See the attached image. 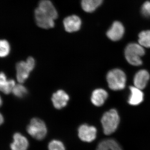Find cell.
<instances>
[{"instance_id": "cell-1", "label": "cell", "mask_w": 150, "mask_h": 150, "mask_svg": "<svg viewBox=\"0 0 150 150\" xmlns=\"http://www.w3.org/2000/svg\"><path fill=\"white\" fill-rule=\"evenodd\" d=\"M36 24L43 29H49L54 26V21L58 18V13L51 1L41 0L34 11Z\"/></svg>"}, {"instance_id": "cell-2", "label": "cell", "mask_w": 150, "mask_h": 150, "mask_svg": "<svg viewBox=\"0 0 150 150\" xmlns=\"http://www.w3.org/2000/svg\"><path fill=\"white\" fill-rule=\"evenodd\" d=\"M101 122L105 134L110 135L114 133L120 122V117L117 110L112 109L105 112L103 115Z\"/></svg>"}, {"instance_id": "cell-3", "label": "cell", "mask_w": 150, "mask_h": 150, "mask_svg": "<svg viewBox=\"0 0 150 150\" xmlns=\"http://www.w3.org/2000/svg\"><path fill=\"white\" fill-rule=\"evenodd\" d=\"M145 53L144 47L139 43H130L126 46L125 50L126 60L130 64L134 66H139L142 64L141 57L144 55Z\"/></svg>"}, {"instance_id": "cell-4", "label": "cell", "mask_w": 150, "mask_h": 150, "mask_svg": "<svg viewBox=\"0 0 150 150\" xmlns=\"http://www.w3.org/2000/svg\"><path fill=\"white\" fill-rule=\"evenodd\" d=\"M106 79L109 88L112 90H121L126 86V75L123 71L119 69H114L109 71Z\"/></svg>"}, {"instance_id": "cell-5", "label": "cell", "mask_w": 150, "mask_h": 150, "mask_svg": "<svg viewBox=\"0 0 150 150\" xmlns=\"http://www.w3.org/2000/svg\"><path fill=\"white\" fill-rule=\"evenodd\" d=\"M27 131L30 135L38 140H43L46 137L47 132L45 123L37 118L31 119L27 126Z\"/></svg>"}, {"instance_id": "cell-6", "label": "cell", "mask_w": 150, "mask_h": 150, "mask_svg": "<svg viewBox=\"0 0 150 150\" xmlns=\"http://www.w3.org/2000/svg\"><path fill=\"white\" fill-rule=\"evenodd\" d=\"M78 132L79 137L83 142L89 143L96 139L97 129L93 126L83 124L79 127Z\"/></svg>"}, {"instance_id": "cell-7", "label": "cell", "mask_w": 150, "mask_h": 150, "mask_svg": "<svg viewBox=\"0 0 150 150\" xmlns=\"http://www.w3.org/2000/svg\"><path fill=\"white\" fill-rule=\"evenodd\" d=\"M124 31L123 25L120 22L116 21L113 23L110 29L108 30L106 35L110 40L118 41L123 37Z\"/></svg>"}, {"instance_id": "cell-8", "label": "cell", "mask_w": 150, "mask_h": 150, "mask_svg": "<svg viewBox=\"0 0 150 150\" xmlns=\"http://www.w3.org/2000/svg\"><path fill=\"white\" fill-rule=\"evenodd\" d=\"M64 25L65 30L67 32H76L80 29L81 21L76 15H72L67 17L64 19Z\"/></svg>"}, {"instance_id": "cell-9", "label": "cell", "mask_w": 150, "mask_h": 150, "mask_svg": "<svg viewBox=\"0 0 150 150\" xmlns=\"http://www.w3.org/2000/svg\"><path fill=\"white\" fill-rule=\"evenodd\" d=\"M51 100L54 107L56 109H61L67 105L69 96L64 91L59 90L53 94Z\"/></svg>"}, {"instance_id": "cell-10", "label": "cell", "mask_w": 150, "mask_h": 150, "mask_svg": "<svg viewBox=\"0 0 150 150\" xmlns=\"http://www.w3.org/2000/svg\"><path fill=\"white\" fill-rule=\"evenodd\" d=\"M16 78L19 83H23L29 76L32 70L30 68L26 62H21L16 66Z\"/></svg>"}, {"instance_id": "cell-11", "label": "cell", "mask_w": 150, "mask_h": 150, "mask_svg": "<svg viewBox=\"0 0 150 150\" xmlns=\"http://www.w3.org/2000/svg\"><path fill=\"white\" fill-rule=\"evenodd\" d=\"M149 79L150 75L147 71L140 70L134 76V86L140 89H144L146 88Z\"/></svg>"}, {"instance_id": "cell-12", "label": "cell", "mask_w": 150, "mask_h": 150, "mask_svg": "<svg viewBox=\"0 0 150 150\" xmlns=\"http://www.w3.org/2000/svg\"><path fill=\"white\" fill-rule=\"evenodd\" d=\"M130 95L128 99V103L132 105H137L142 103L144 100V94L142 90L132 86L129 87Z\"/></svg>"}, {"instance_id": "cell-13", "label": "cell", "mask_w": 150, "mask_h": 150, "mask_svg": "<svg viewBox=\"0 0 150 150\" xmlns=\"http://www.w3.org/2000/svg\"><path fill=\"white\" fill-rule=\"evenodd\" d=\"M13 142L11 144L12 150H27L28 147L27 139L20 133H16L13 136Z\"/></svg>"}, {"instance_id": "cell-14", "label": "cell", "mask_w": 150, "mask_h": 150, "mask_svg": "<svg viewBox=\"0 0 150 150\" xmlns=\"http://www.w3.org/2000/svg\"><path fill=\"white\" fill-rule=\"evenodd\" d=\"M108 97V93L106 91L103 89H97L93 92L91 101L95 106H100L104 104Z\"/></svg>"}, {"instance_id": "cell-15", "label": "cell", "mask_w": 150, "mask_h": 150, "mask_svg": "<svg viewBox=\"0 0 150 150\" xmlns=\"http://www.w3.org/2000/svg\"><path fill=\"white\" fill-rule=\"evenodd\" d=\"M15 86V82L13 80H7L4 73H1L0 76V88L1 91L6 94H8L12 92Z\"/></svg>"}, {"instance_id": "cell-16", "label": "cell", "mask_w": 150, "mask_h": 150, "mask_svg": "<svg viewBox=\"0 0 150 150\" xmlns=\"http://www.w3.org/2000/svg\"><path fill=\"white\" fill-rule=\"evenodd\" d=\"M103 0H81V5L86 12L91 13L102 4Z\"/></svg>"}, {"instance_id": "cell-17", "label": "cell", "mask_w": 150, "mask_h": 150, "mask_svg": "<svg viewBox=\"0 0 150 150\" xmlns=\"http://www.w3.org/2000/svg\"><path fill=\"white\" fill-rule=\"evenodd\" d=\"M96 150H122L116 141L113 139L103 140L99 143Z\"/></svg>"}, {"instance_id": "cell-18", "label": "cell", "mask_w": 150, "mask_h": 150, "mask_svg": "<svg viewBox=\"0 0 150 150\" xmlns=\"http://www.w3.org/2000/svg\"><path fill=\"white\" fill-rule=\"evenodd\" d=\"M139 44L143 47L150 48V30H144L139 35Z\"/></svg>"}, {"instance_id": "cell-19", "label": "cell", "mask_w": 150, "mask_h": 150, "mask_svg": "<svg viewBox=\"0 0 150 150\" xmlns=\"http://www.w3.org/2000/svg\"><path fill=\"white\" fill-rule=\"evenodd\" d=\"M12 92L16 96L22 98L27 94V90L24 86L19 84L15 86Z\"/></svg>"}, {"instance_id": "cell-20", "label": "cell", "mask_w": 150, "mask_h": 150, "mask_svg": "<svg viewBox=\"0 0 150 150\" xmlns=\"http://www.w3.org/2000/svg\"><path fill=\"white\" fill-rule=\"evenodd\" d=\"M0 56L1 57L7 56L10 51V46L8 42L5 40H1L0 42Z\"/></svg>"}, {"instance_id": "cell-21", "label": "cell", "mask_w": 150, "mask_h": 150, "mask_svg": "<svg viewBox=\"0 0 150 150\" xmlns=\"http://www.w3.org/2000/svg\"><path fill=\"white\" fill-rule=\"evenodd\" d=\"M49 150H66L64 144L58 140L51 141L48 146Z\"/></svg>"}, {"instance_id": "cell-22", "label": "cell", "mask_w": 150, "mask_h": 150, "mask_svg": "<svg viewBox=\"0 0 150 150\" xmlns=\"http://www.w3.org/2000/svg\"><path fill=\"white\" fill-rule=\"evenodd\" d=\"M141 11L144 16L146 17H150V1H147L143 4Z\"/></svg>"}, {"instance_id": "cell-23", "label": "cell", "mask_w": 150, "mask_h": 150, "mask_svg": "<svg viewBox=\"0 0 150 150\" xmlns=\"http://www.w3.org/2000/svg\"><path fill=\"white\" fill-rule=\"evenodd\" d=\"M28 65L32 71L34 69L35 65V61L34 59L32 57H29L28 58L26 61Z\"/></svg>"}, {"instance_id": "cell-24", "label": "cell", "mask_w": 150, "mask_h": 150, "mask_svg": "<svg viewBox=\"0 0 150 150\" xmlns=\"http://www.w3.org/2000/svg\"><path fill=\"white\" fill-rule=\"evenodd\" d=\"M4 117H3V116H2V114H1V124H2L3 122H4Z\"/></svg>"}]
</instances>
